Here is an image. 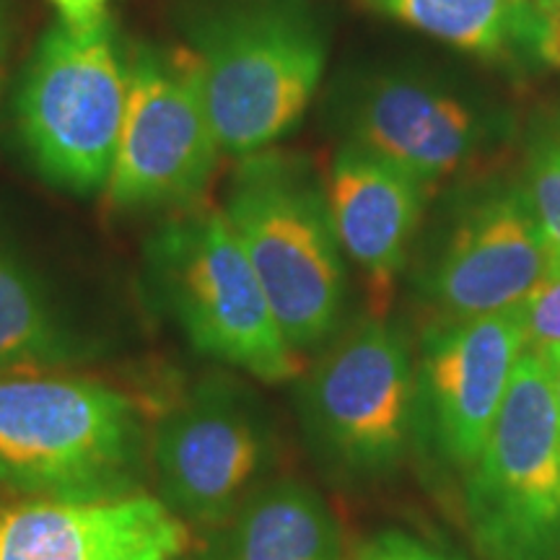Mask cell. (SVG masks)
<instances>
[{"mask_svg":"<svg viewBox=\"0 0 560 560\" xmlns=\"http://www.w3.org/2000/svg\"><path fill=\"white\" fill-rule=\"evenodd\" d=\"M151 431L122 389L70 371L0 376V488L24 501L145 493Z\"/></svg>","mask_w":560,"mask_h":560,"instance_id":"1","label":"cell"},{"mask_svg":"<svg viewBox=\"0 0 560 560\" xmlns=\"http://www.w3.org/2000/svg\"><path fill=\"white\" fill-rule=\"evenodd\" d=\"M185 37L226 156L291 136L325 79L327 32L312 0H198Z\"/></svg>","mask_w":560,"mask_h":560,"instance_id":"2","label":"cell"},{"mask_svg":"<svg viewBox=\"0 0 560 560\" xmlns=\"http://www.w3.org/2000/svg\"><path fill=\"white\" fill-rule=\"evenodd\" d=\"M223 215L289 346L325 348L346 327L348 260L310 161L276 145L240 159Z\"/></svg>","mask_w":560,"mask_h":560,"instance_id":"3","label":"cell"},{"mask_svg":"<svg viewBox=\"0 0 560 560\" xmlns=\"http://www.w3.org/2000/svg\"><path fill=\"white\" fill-rule=\"evenodd\" d=\"M143 260L161 310L200 355L262 384L301 376V355L280 332L223 210L174 213L145 242Z\"/></svg>","mask_w":560,"mask_h":560,"instance_id":"4","label":"cell"},{"mask_svg":"<svg viewBox=\"0 0 560 560\" xmlns=\"http://www.w3.org/2000/svg\"><path fill=\"white\" fill-rule=\"evenodd\" d=\"M296 412L312 457L348 486L400 470L416 439V353L382 314L342 327L299 376Z\"/></svg>","mask_w":560,"mask_h":560,"instance_id":"5","label":"cell"},{"mask_svg":"<svg viewBox=\"0 0 560 560\" xmlns=\"http://www.w3.org/2000/svg\"><path fill=\"white\" fill-rule=\"evenodd\" d=\"M130 55L112 19L91 26L62 21L42 34L21 73L13 122L26 159L45 182L70 195L104 192L125 104Z\"/></svg>","mask_w":560,"mask_h":560,"instance_id":"6","label":"cell"},{"mask_svg":"<svg viewBox=\"0 0 560 560\" xmlns=\"http://www.w3.org/2000/svg\"><path fill=\"white\" fill-rule=\"evenodd\" d=\"M462 511L480 560H560V423L535 350L462 472Z\"/></svg>","mask_w":560,"mask_h":560,"instance_id":"7","label":"cell"},{"mask_svg":"<svg viewBox=\"0 0 560 560\" xmlns=\"http://www.w3.org/2000/svg\"><path fill=\"white\" fill-rule=\"evenodd\" d=\"M149 462L156 499L206 535L272 480L278 436L247 384L206 376L153 425Z\"/></svg>","mask_w":560,"mask_h":560,"instance_id":"8","label":"cell"},{"mask_svg":"<svg viewBox=\"0 0 560 560\" xmlns=\"http://www.w3.org/2000/svg\"><path fill=\"white\" fill-rule=\"evenodd\" d=\"M223 156L190 55L140 45L130 55L128 104L107 202L120 213L190 210Z\"/></svg>","mask_w":560,"mask_h":560,"instance_id":"9","label":"cell"},{"mask_svg":"<svg viewBox=\"0 0 560 560\" xmlns=\"http://www.w3.org/2000/svg\"><path fill=\"white\" fill-rule=\"evenodd\" d=\"M342 143L402 166L425 185L478 166L506 140L501 107L418 70H374L342 83L335 96Z\"/></svg>","mask_w":560,"mask_h":560,"instance_id":"10","label":"cell"},{"mask_svg":"<svg viewBox=\"0 0 560 560\" xmlns=\"http://www.w3.org/2000/svg\"><path fill=\"white\" fill-rule=\"evenodd\" d=\"M552 270L550 247L522 182H490L462 200L423 268L436 319L520 310Z\"/></svg>","mask_w":560,"mask_h":560,"instance_id":"11","label":"cell"},{"mask_svg":"<svg viewBox=\"0 0 560 560\" xmlns=\"http://www.w3.org/2000/svg\"><path fill=\"white\" fill-rule=\"evenodd\" d=\"M520 310L436 319L416 353V436L465 472L486 444L527 353Z\"/></svg>","mask_w":560,"mask_h":560,"instance_id":"12","label":"cell"},{"mask_svg":"<svg viewBox=\"0 0 560 560\" xmlns=\"http://www.w3.org/2000/svg\"><path fill=\"white\" fill-rule=\"evenodd\" d=\"M185 527L156 495L0 506V560H177Z\"/></svg>","mask_w":560,"mask_h":560,"instance_id":"13","label":"cell"},{"mask_svg":"<svg viewBox=\"0 0 560 560\" xmlns=\"http://www.w3.org/2000/svg\"><path fill=\"white\" fill-rule=\"evenodd\" d=\"M322 182L342 255L366 278L374 299L387 301L408 265L429 185L353 143L335 151Z\"/></svg>","mask_w":560,"mask_h":560,"instance_id":"14","label":"cell"},{"mask_svg":"<svg viewBox=\"0 0 560 560\" xmlns=\"http://www.w3.org/2000/svg\"><path fill=\"white\" fill-rule=\"evenodd\" d=\"M102 355L100 335L62 304L45 276L0 234V376L73 371Z\"/></svg>","mask_w":560,"mask_h":560,"instance_id":"15","label":"cell"},{"mask_svg":"<svg viewBox=\"0 0 560 560\" xmlns=\"http://www.w3.org/2000/svg\"><path fill=\"white\" fill-rule=\"evenodd\" d=\"M200 560H346L342 527L306 482L272 478L202 535Z\"/></svg>","mask_w":560,"mask_h":560,"instance_id":"16","label":"cell"},{"mask_svg":"<svg viewBox=\"0 0 560 560\" xmlns=\"http://www.w3.org/2000/svg\"><path fill=\"white\" fill-rule=\"evenodd\" d=\"M355 5L475 58L540 60L545 11L532 0H355Z\"/></svg>","mask_w":560,"mask_h":560,"instance_id":"17","label":"cell"},{"mask_svg":"<svg viewBox=\"0 0 560 560\" xmlns=\"http://www.w3.org/2000/svg\"><path fill=\"white\" fill-rule=\"evenodd\" d=\"M520 182L540 221L552 268H560V104L532 122Z\"/></svg>","mask_w":560,"mask_h":560,"instance_id":"18","label":"cell"},{"mask_svg":"<svg viewBox=\"0 0 560 560\" xmlns=\"http://www.w3.org/2000/svg\"><path fill=\"white\" fill-rule=\"evenodd\" d=\"M520 317L529 350L560 346V268H552L548 278L532 291V296L520 306Z\"/></svg>","mask_w":560,"mask_h":560,"instance_id":"19","label":"cell"},{"mask_svg":"<svg viewBox=\"0 0 560 560\" xmlns=\"http://www.w3.org/2000/svg\"><path fill=\"white\" fill-rule=\"evenodd\" d=\"M380 542V548L384 550L387 560H454L444 552L429 548L416 537L405 535V532H384V535L374 537Z\"/></svg>","mask_w":560,"mask_h":560,"instance_id":"20","label":"cell"},{"mask_svg":"<svg viewBox=\"0 0 560 560\" xmlns=\"http://www.w3.org/2000/svg\"><path fill=\"white\" fill-rule=\"evenodd\" d=\"M68 26H91L109 16L112 0H47Z\"/></svg>","mask_w":560,"mask_h":560,"instance_id":"21","label":"cell"},{"mask_svg":"<svg viewBox=\"0 0 560 560\" xmlns=\"http://www.w3.org/2000/svg\"><path fill=\"white\" fill-rule=\"evenodd\" d=\"M540 62H545V66L560 68V5L552 11H545Z\"/></svg>","mask_w":560,"mask_h":560,"instance_id":"22","label":"cell"},{"mask_svg":"<svg viewBox=\"0 0 560 560\" xmlns=\"http://www.w3.org/2000/svg\"><path fill=\"white\" fill-rule=\"evenodd\" d=\"M540 355L545 369H548V380H550V389H552V402H556V412H558V423H560V346H550L542 350H535Z\"/></svg>","mask_w":560,"mask_h":560,"instance_id":"23","label":"cell"},{"mask_svg":"<svg viewBox=\"0 0 560 560\" xmlns=\"http://www.w3.org/2000/svg\"><path fill=\"white\" fill-rule=\"evenodd\" d=\"M9 47H11V21L5 11L3 0H0V86L5 79V66H9Z\"/></svg>","mask_w":560,"mask_h":560,"instance_id":"24","label":"cell"},{"mask_svg":"<svg viewBox=\"0 0 560 560\" xmlns=\"http://www.w3.org/2000/svg\"><path fill=\"white\" fill-rule=\"evenodd\" d=\"M346 560H387V556H384V550L380 548V542L371 540L363 545V548L355 550V556H350Z\"/></svg>","mask_w":560,"mask_h":560,"instance_id":"25","label":"cell"},{"mask_svg":"<svg viewBox=\"0 0 560 560\" xmlns=\"http://www.w3.org/2000/svg\"><path fill=\"white\" fill-rule=\"evenodd\" d=\"M532 3H537V5H540L542 11H552V9H558V5H560V0H532Z\"/></svg>","mask_w":560,"mask_h":560,"instance_id":"26","label":"cell"}]
</instances>
